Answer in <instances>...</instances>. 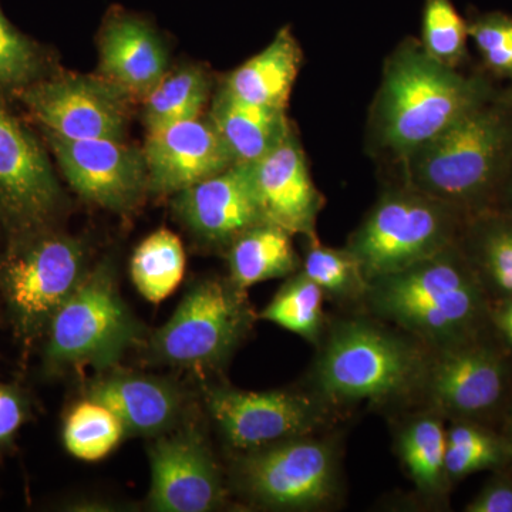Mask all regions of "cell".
I'll use <instances>...</instances> for the list:
<instances>
[{"label":"cell","instance_id":"cell-1","mask_svg":"<svg viewBox=\"0 0 512 512\" xmlns=\"http://www.w3.org/2000/svg\"><path fill=\"white\" fill-rule=\"evenodd\" d=\"M399 164L402 184L466 217L503 205L512 168V93L493 94Z\"/></svg>","mask_w":512,"mask_h":512},{"label":"cell","instance_id":"cell-2","mask_svg":"<svg viewBox=\"0 0 512 512\" xmlns=\"http://www.w3.org/2000/svg\"><path fill=\"white\" fill-rule=\"evenodd\" d=\"M498 90L437 62L420 42L406 39L384 62L369 121L376 154L400 163Z\"/></svg>","mask_w":512,"mask_h":512},{"label":"cell","instance_id":"cell-3","mask_svg":"<svg viewBox=\"0 0 512 512\" xmlns=\"http://www.w3.org/2000/svg\"><path fill=\"white\" fill-rule=\"evenodd\" d=\"M367 311L419 340L444 350L488 338L491 299L458 247L370 281Z\"/></svg>","mask_w":512,"mask_h":512},{"label":"cell","instance_id":"cell-4","mask_svg":"<svg viewBox=\"0 0 512 512\" xmlns=\"http://www.w3.org/2000/svg\"><path fill=\"white\" fill-rule=\"evenodd\" d=\"M430 355L419 340L382 320L342 319L320 340L309 392L330 410L406 402L420 396Z\"/></svg>","mask_w":512,"mask_h":512},{"label":"cell","instance_id":"cell-5","mask_svg":"<svg viewBox=\"0 0 512 512\" xmlns=\"http://www.w3.org/2000/svg\"><path fill=\"white\" fill-rule=\"evenodd\" d=\"M89 271L86 244L55 227L10 235L0 254V295L16 338H42Z\"/></svg>","mask_w":512,"mask_h":512},{"label":"cell","instance_id":"cell-6","mask_svg":"<svg viewBox=\"0 0 512 512\" xmlns=\"http://www.w3.org/2000/svg\"><path fill=\"white\" fill-rule=\"evenodd\" d=\"M466 218L446 202L400 184L380 195L346 249L370 282L453 247Z\"/></svg>","mask_w":512,"mask_h":512},{"label":"cell","instance_id":"cell-7","mask_svg":"<svg viewBox=\"0 0 512 512\" xmlns=\"http://www.w3.org/2000/svg\"><path fill=\"white\" fill-rule=\"evenodd\" d=\"M143 328L123 301L110 261L90 268L45 332L43 366L50 375L79 367L106 370L136 345Z\"/></svg>","mask_w":512,"mask_h":512},{"label":"cell","instance_id":"cell-8","mask_svg":"<svg viewBox=\"0 0 512 512\" xmlns=\"http://www.w3.org/2000/svg\"><path fill=\"white\" fill-rule=\"evenodd\" d=\"M254 322L247 291L229 278L200 279L185 293L173 316L151 335L147 359L195 372L220 369Z\"/></svg>","mask_w":512,"mask_h":512},{"label":"cell","instance_id":"cell-9","mask_svg":"<svg viewBox=\"0 0 512 512\" xmlns=\"http://www.w3.org/2000/svg\"><path fill=\"white\" fill-rule=\"evenodd\" d=\"M232 483L256 507L313 511L335 503L340 491V450L316 434L238 454Z\"/></svg>","mask_w":512,"mask_h":512},{"label":"cell","instance_id":"cell-10","mask_svg":"<svg viewBox=\"0 0 512 512\" xmlns=\"http://www.w3.org/2000/svg\"><path fill=\"white\" fill-rule=\"evenodd\" d=\"M0 89V228L6 235L55 227L64 194L45 141Z\"/></svg>","mask_w":512,"mask_h":512},{"label":"cell","instance_id":"cell-11","mask_svg":"<svg viewBox=\"0 0 512 512\" xmlns=\"http://www.w3.org/2000/svg\"><path fill=\"white\" fill-rule=\"evenodd\" d=\"M202 396L222 440L238 454L319 433L333 414L309 390L247 392L211 384Z\"/></svg>","mask_w":512,"mask_h":512},{"label":"cell","instance_id":"cell-12","mask_svg":"<svg viewBox=\"0 0 512 512\" xmlns=\"http://www.w3.org/2000/svg\"><path fill=\"white\" fill-rule=\"evenodd\" d=\"M420 396L444 419L487 423L511 400L510 355L488 338L431 350Z\"/></svg>","mask_w":512,"mask_h":512},{"label":"cell","instance_id":"cell-13","mask_svg":"<svg viewBox=\"0 0 512 512\" xmlns=\"http://www.w3.org/2000/svg\"><path fill=\"white\" fill-rule=\"evenodd\" d=\"M40 131L66 140L126 138L133 100L106 79L53 72L12 97Z\"/></svg>","mask_w":512,"mask_h":512},{"label":"cell","instance_id":"cell-14","mask_svg":"<svg viewBox=\"0 0 512 512\" xmlns=\"http://www.w3.org/2000/svg\"><path fill=\"white\" fill-rule=\"evenodd\" d=\"M151 439L147 447L150 510L208 512L224 507L228 495L224 476L198 421L185 416L173 429Z\"/></svg>","mask_w":512,"mask_h":512},{"label":"cell","instance_id":"cell-15","mask_svg":"<svg viewBox=\"0 0 512 512\" xmlns=\"http://www.w3.org/2000/svg\"><path fill=\"white\" fill-rule=\"evenodd\" d=\"M63 177L84 200L113 212L134 211L148 194L143 148L126 138L66 140L42 131Z\"/></svg>","mask_w":512,"mask_h":512},{"label":"cell","instance_id":"cell-16","mask_svg":"<svg viewBox=\"0 0 512 512\" xmlns=\"http://www.w3.org/2000/svg\"><path fill=\"white\" fill-rule=\"evenodd\" d=\"M173 197L178 220L211 247L227 249L248 229L268 222L256 194L252 165H231Z\"/></svg>","mask_w":512,"mask_h":512},{"label":"cell","instance_id":"cell-17","mask_svg":"<svg viewBox=\"0 0 512 512\" xmlns=\"http://www.w3.org/2000/svg\"><path fill=\"white\" fill-rule=\"evenodd\" d=\"M148 192L175 195L235 164L208 116L147 130Z\"/></svg>","mask_w":512,"mask_h":512},{"label":"cell","instance_id":"cell-18","mask_svg":"<svg viewBox=\"0 0 512 512\" xmlns=\"http://www.w3.org/2000/svg\"><path fill=\"white\" fill-rule=\"evenodd\" d=\"M251 165L265 220L289 234L318 238L316 224L325 197L313 183L295 127L271 153Z\"/></svg>","mask_w":512,"mask_h":512},{"label":"cell","instance_id":"cell-19","mask_svg":"<svg viewBox=\"0 0 512 512\" xmlns=\"http://www.w3.org/2000/svg\"><path fill=\"white\" fill-rule=\"evenodd\" d=\"M99 74L131 100L146 99L170 70V57L156 26L136 12L113 6L101 23Z\"/></svg>","mask_w":512,"mask_h":512},{"label":"cell","instance_id":"cell-20","mask_svg":"<svg viewBox=\"0 0 512 512\" xmlns=\"http://www.w3.org/2000/svg\"><path fill=\"white\" fill-rule=\"evenodd\" d=\"M84 399L103 404L119 417L127 436L154 437L173 429L187 416L185 393L163 377L101 370L86 383Z\"/></svg>","mask_w":512,"mask_h":512},{"label":"cell","instance_id":"cell-21","mask_svg":"<svg viewBox=\"0 0 512 512\" xmlns=\"http://www.w3.org/2000/svg\"><path fill=\"white\" fill-rule=\"evenodd\" d=\"M302 63V47L292 29L284 26L264 50L228 74L221 87L245 103L286 110Z\"/></svg>","mask_w":512,"mask_h":512},{"label":"cell","instance_id":"cell-22","mask_svg":"<svg viewBox=\"0 0 512 512\" xmlns=\"http://www.w3.org/2000/svg\"><path fill=\"white\" fill-rule=\"evenodd\" d=\"M207 116L235 164H255L279 146L293 128L286 110L245 103L222 87L212 99Z\"/></svg>","mask_w":512,"mask_h":512},{"label":"cell","instance_id":"cell-23","mask_svg":"<svg viewBox=\"0 0 512 512\" xmlns=\"http://www.w3.org/2000/svg\"><path fill=\"white\" fill-rule=\"evenodd\" d=\"M458 247L474 269L491 303L512 299V207L488 208L470 215Z\"/></svg>","mask_w":512,"mask_h":512},{"label":"cell","instance_id":"cell-24","mask_svg":"<svg viewBox=\"0 0 512 512\" xmlns=\"http://www.w3.org/2000/svg\"><path fill=\"white\" fill-rule=\"evenodd\" d=\"M292 237L271 222L248 229L227 248L228 278L247 291L262 282L296 274L302 258L293 248Z\"/></svg>","mask_w":512,"mask_h":512},{"label":"cell","instance_id":"cell-25","mask_svg":"<svg viewBox=\"0 0 512 512\" xmlns=\"http://www.w3.org/2000/svg\"><path fill=\"white\" fill-rule=\"evenodd\" d=\"M446 448L444 417L429 407L410 416L397 430V454L423 497L440 500L453 485L446 471Z\"/></svg>","mask_w":512,"mask_h":512},{"label":"cell","instance_id":"cell-26","mask_svg":"<svg viewBox=\"0 0 512 512\" xmlns=\"http://www.w3.org/2000/svg\"><path fill=\"white\" fill-rule=\"evenodd\" d=\"M211 87L210 74L197 64L168 70L143 100L146 130L204 116L210 103Z\"/></svg>","mask_w":512,"mask_h":512},{"label":"cell","instance_id":"cell-27","mask_svg":"<svg viewBox=\"0 0 512 512\" xmlns=\"http://www.w3.org/2000/svg\"><path fill=\"white\" fill-rule=\"evenodd\" d=\"M512 467V447L485 423L453 420L447 429L446 471L451 484L481 471Z\"/></svg>","mask_w":512,"mask_h":512},{"label":"cell","instance_id":"cell-28","mask_svg":"<svg viewBox=\"0 0 512 512\" xmlns=\"http://www.w3.org/2000/svg\"><path fill=\"white\" fill-rule=\"evenodd\" d=\"M184 272L183 242L165 228L148 235L131 256L133 284L151 303H160L168 298L183 281Z\"/></svg>","mask_w":512,"mask_h":512},{"label":"cell","instance_id":"cell-29","mask_svg":"<svg viewBox=\"0 0 512 512\" xmlns=\"http://www.w3.org/2000/svg\"><path fill=\"white\" fill-rule=\"evenodd\" d=\"M325 293L312 279L298 271L286 278L272 301L258 318L301 336L312 345H319L325 335Z\"/></svg>","mask_w":512,"mask_h":512},{"label":"cell","instance_id":"cell-30","mask_svg":"<svg viewBox=\"0 0 512 512\" xmlns=\"http://www.w3.org/2000/svg\"><path fill=\"white\" fill-rule=\"evenodd\" d=\"M308 247L299 271L322 289L326 298L353 305L365 302L370 282L359 262L348 249L330 248L320 244L319 238L306 239Z\"/></svg>","mask_w":512,"mask_h":512},{"label":"cell","instance_id":"cell-31","mask_svg":"<svg viewBox=\"0 0 512 512\" xmlns=\"http://www.w3.org/2000/svg\"><path fill=\"white\" fill-rule=\"evenodd\" d=\"M126 436L127 431L116 414L84 397L69 410L63 423L64 448L82 461L103 460Z\"/></svg>","mask_w":512,"mask_h":512},{"label":"cell","instance_id":"cell-32","mask_svg":"<svg viewBox=\"0 0 512 512\" xmlns=\"http://www.w3.org/2000/svg\"><path fill=\"white\" fill-rule=\"evenodd\" d=\"M53 72L49 50L16 28L0 5V89L13 97Z\"/></svg>","mask_w":512,"mask_h":512},{"label":"cell","instance_id":"cell-33","mask_svg":"<svg viewBox=\"0 0 512 512\" xmlns=\"http://www.w3.org/2000/svg\"><path fill=\"white\" fill-rule=\"evenodd\" d=\"M468 23L453 0H426L421 46L437 62L458 69L467 57Z\"/></svg>","mask_w":512,"mask_h":512},{"label":"cell","instance_id":"cell-34","mask_svg":"<svg viewBox=\"0 0 512 512\" xmlns=\"http://www.w3.org/2000/svg\"><path fill=\"white\" fill-rule=\"evenodd\" d=\"M468 23V37L497 76L512 80V16L501 12L481 13Z\"/></svg>","mask_w":512,"mask_h":512},{"label":"cell","instance_id":"cell-35","mask_svg":"<svg viewBox=\"0 0 512 512\" xmlns=\"http://www.w3.org/2000/svg\"><path fill=\"white\" fill-rule=\"evenodd\" d=\"M32 416L28 394L18 384L0 380V450L13 446L19 430Z\"/></svg>","mask_w":512,"mask_h":512},{"label":"cell","instance_id":"cell-36","mask_svg":"<svg viewBox=\"0 0 512 512\" xmlns=\"http://www.w3.org/2000/svg\"><path fill=\"white\" fill-rule=\"evenodd\" d=\"M511 467L495 471L476 497L464 508L467 512H512Z\"/></svg>","mask_w":512,"mask_h":512},{"label":"cell","instance_id":"cell-37","mask_svg":"<svg viewBox=\"0 0 512 512\" xmlns=\"http://www.w3.org/2000/svg\"><path fill=\"white\" fill-rule=\"evenodd\" d=\"M491 329L505 348L512 349V299L491 305Z\"/></svg>","mask_w":512,"mask_h":512},{"label":"cell","instance_id":"cell-38","mask_svg":"<svg viewBox=\"0 0 512 512\" xmlns=\"http://www.w3.org/2000/svg\"><path fill=\"white\" fill-rule=\"evenodd\" d=\"M501 433L504 434L505 439L512 447V397L503 412V430H501Z\"/></svg>","mask_w":512,"mask_h":512},{"label":"cell","instance_id":"cell-39","mask_svg":"<svg viewBox=\"0 0 512 512\" xmlns=\"http://www.w3.org/2000/svg\"><path fill=\"white\" fill-rule=\"evenodd\" d=\"M504 201H507L512 207V168L510 178H508L507 187H505Z\"/></svg>","mask_w":512,"mask_h":512}]
</instances>
